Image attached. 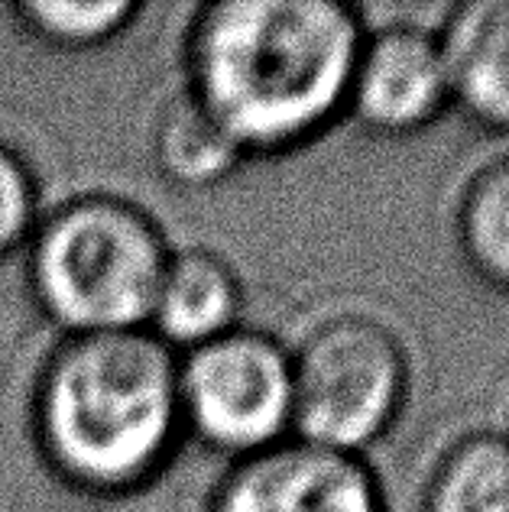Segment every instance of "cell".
<instances>
[{"instance_id": "6da1fadb", "label": "cell", "mask_w": 509, "mask_h": 512, "mask_svg": "<svg viewBox=\"0 0 509 512\" xmlns=\"http://www.w3.org/2000/svg\"><path fill=\"white\" fill-rule=\"evenodd\" d=\"M367 23L344 0H208L182 33V91L250 159H283L347 120Z\"/></svg>"}, {"instance_id": "7a4b0ae2", "label": "cell", "mask_w": 509, "mask_h": 512, "mask_svg": "<svg viewBox=\"0 0 509 512\" xmlns=\"http://www.w3.org/2000/svg\"><path fill=\"white\" fill-rule=\"evenodd\" d=\"M176 363L179 354L150 331L59 338L30 389V438L43 467L88 500L150 490L185 441Z\"/></svg>"}, {"instance_id": "3957f363", "label": "cell", "mask_w": 509, "mask_h": 512, "mask_svg": "<svg viewBox=\"0 0 509 512\" xmlns=\"http://www.w3.org/2000/svg\"><path fill=\"white\" fill-rule=\"evenodd\" d=\"M169 256L163 224L143 205L82 192L43 211L23 250V279L59 338L146 331Z\"/></svg>"}, {"instance_id": "277c9868", "label": "cell", "mask_w": 509, "mask_h": 512, "mask_svg": "<svg viewBox=\"0 0 509 512\" xmlns=\"http://www.w3.org/2000/svg\"><path fill=\"white\" fill-rule=\"evenodd\" d=\"M292 438L367 457L393 435L412 393L409 347L393 325L344 308L289 344Z\"/></svg>"}, {"instance_id": "5b68a950", "label": "cell", "mask_w": 509, "mask_h": 512, "mask_svg": "<svg viewBox=\"0 0 509 512\" xmlns=\"http://www.w3.org/2000/svg\"><path fill=\"white\" fill-rule=\"evenodd\" d=\"M176 383L185 438L227 464L292 438V357L270 331L240 325L185 350Z\"/></svg>"}, {"instance_id": "8992f818", "label": "cell", "mask_w": 509, "mask_h": 512, "mask_svg": "<svg viewBox=\"0 0 509 512\" xmlns=\"http://www.w3.org/2000/svg\"><path fill=\"white\" fill-rule=\"evenodd\" d=\"M205 512H390L367 457L286 438L231 461Z\"/></svg>"}, {"instance_id": "52a82bcc", "label": "cell", "mask_w": 509, "mask_h": 512, "mask_svg": "<svg viewBox=\"0 0 509 512\" xmlns=\"http://www.w3.org/2000/svg\"><path fill=\"white\" fill-rule=\"evenodd\" d=\"M451 114V88L438 33L419 23H383L360 39L347 120L370 137L409 140Z\"/></svg>"}, {"instance_id": "ba28073f", "label": "cell", "mask_w": 509, "mask_h": 512, "mask_svg": "<svg viewBox=\"0 0 509 512\" xmlns=\"http://www.w3.org/2000/svg\"><path fill=\"white\" fill-rule=\"evenodd\" d=\"M445 56L451 111L509 137V0H467L435 26Z\"/></svg>"}, {"instance_id": "9c48e42d", "label": "cell", "mask_w": 509, "mask_h": 512, "mask_svg": "<svg viewBox=\"0 0 509 512\" xmlns=\"http://www.w3.org/2000/svg\"><path fill=\"white\" fill-rule=\"evenodd\" d=\"M247 289L234 263L211 247H172L146 331L185 354L244 325Z\"/></svg>"}, {"instance_id": "30bf717a", "label": "cell", "mask_w": 509, "mask_h": 512, "mask_svg": "<svg viewBox=\"0 0 509 512\" xmlns=\"http://www.w3.org/2000/svg\"><path fill=\"white\" fill-rule=\"evenodd\" d=\"M150 163L176 192H211L231 182L247 166V156L202 104L179 91L153 117Z\"/></svg>"}, {"instance_id": "8fae6325", "label": "cell", "mask_w": 509, "mask_h": 512, "mask_svg": "<svg viewBox=\"0 0 509 512\" xmlns=\"http://www.w3.org/2000/svg\"><path fill=\"white\" fill-rule=\"evenodd\" d=\"M419 512H509V431L451 438L428 467Z\"/></svg>"}, {"instance_id": "7c38bea8", "label": "cell", "mask_w": 509, "mask_h": 512, "mask_svg": "<svg viewBox=\"0 0 509 512\" xmlns=\"http://www.w3.org/2000/svg\"><path fill=\"white\" fill-rule=\"evenodd\" d=\"M454 244L474 279L509 295V153L467 175L454 201Z\"/></svg>"}, {"instance_id": "4fadbf2b", "label": "cell", "mask_w": 509, "mask_h": 512, "mask_svg": "<svg viewBox=\"0 0 509 512\" xmlns=\"http://www.w3.org/2000/svg\"><path fill=\"white\" fill-rule=\"evenodd\" d=\"M137 0H17L13 26L33 43L56 52H95L117 43L143 17Z\"/></svg>"}, {"instance_id": "5bb4252c", "label": "cell", "mask_w": 509, "mask_h": 512, "mask_svg": "<svg viewBox=\"0 0 509 512\" xmlns=\"http://www.w3.org/2000/svg\"><path fill=\"white\" fill-rule=\"evenodd\" d=\"M43 211V188L30 159L0 140V263L26 250Z\"/></svg>"}, {"instance_id": "9a60e30c", "label": "cell", "mask_w": 509, "mask_h": 512, "mask_svg": "<svg viewBox=\"0 0 509 512\" xmlns=\"http://www.w3.org/2000/svg\"><path fill=\"white\" fill-rule=\"evenodd\" d=\"M506 431H509V428H506Z\"/></svg>"}]
</instances>
